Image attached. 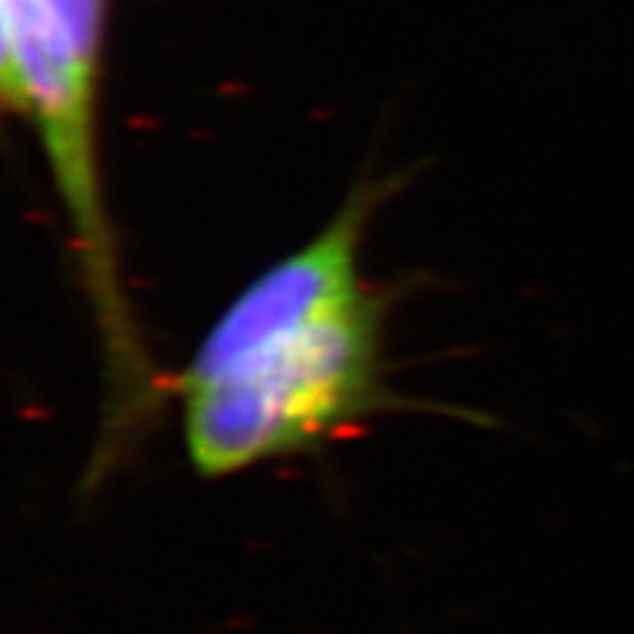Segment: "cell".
Here are the masks:
<instances>
[{
	"mask_svg": "<svg viewBox=\"0 0 634 634\" xmlns=\"http://www.w3.org/2000/svg\"><path fill=\"white\" fill-rule=\"evenodd\" d=\"M111 0H0V99L29 122L64 217L99 330L104 402L83 487L101 492L164 418L170 376L143 338L122 281L101 178V91Z\"/></svg>",
	"mask_w": 634,
	"mask_h": 634,
	"instance_id": "1",
	"label": "cell"
},
{
	"mask_svg": "<svg viewBox=\"0 0 634 634\" xmlns=\"http://www.w3.org/2000/svg\"><path fill=\"white\" fill-rule=\"evenodd\" d=\"M392 299L373 289L352 310L180 392L175 400L194 471L204 479L235 476L270 460L315 455L378 416L421 410L386 381Z\"/></svg>",
	"mask_w": 634,
	"mask_h": 634,
	"instance_id": "2",
	"label": "cell"
},
{
	"mask_svg": "<svg viewBox=\"0 0 634 634\" xmlns=\"http://www.w3.org/2000/svg\"><path fill=\"white\" fill-rule=\"evenodd\" d=\"M402 183V175L357 183L317 235L259 273L214 320L183 370L170 376L172 400L360 305L373 291L360 270L368 225Z\"/></svg>",
	"mask_w": 634,
	"mask_h": 634,
	"instance_id": "3",
	"label": "cell"
}]
</instances>
